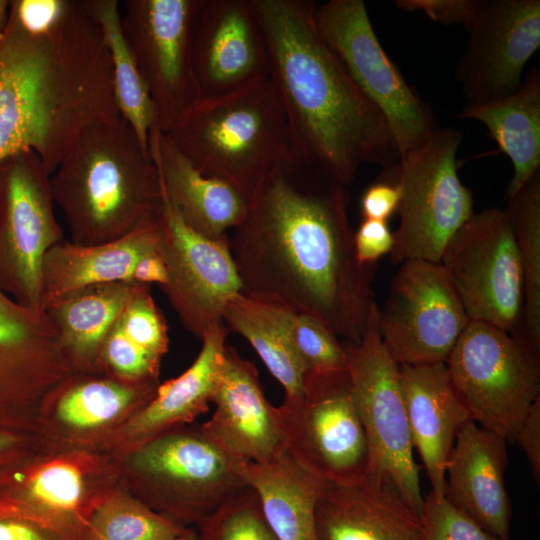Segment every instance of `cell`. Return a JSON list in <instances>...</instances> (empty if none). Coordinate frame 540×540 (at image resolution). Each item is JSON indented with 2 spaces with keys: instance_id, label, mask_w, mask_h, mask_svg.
I'll return each mask as SVG.
<instances>
[{
  "instance_id": "cell-1",
  "label": "cell",
  "mask_w": 540,
  "mask_h": 540,
  "mask_svg": "<svg viewBox=\"0 0 540 540\" xmlns=\"http://www.w3.org/2000/svg\"><path fill=\"white\" fill-rule=\"evenodd\" d=\"M347 185L285 160L263 181L229 245L242 292L322 321L358 342L376 303L378 265L355 254Z\"/></svg>"
},
{
  "instance_id": "cell-2",
  "label": "cell",
  "mask_w": 540,
  "mask_h": 540,
  "mask_svg": "<svg viewBox=\"0 0 540 540\" xmlns=\"http://www.w3.org/2000/svg\"><path fill=\"white\" fill-rule=\"evenodd\" d=\"M287 117V159L350 185L363 164L395 171L401 157L380 111L320 36L315 3L250 0Z\"/></svg>"
},
{
  "instance_id": "cell-3",
  "label": "cell",
  "mask_w": 540,
  "mask_h": 540,
  "mask_svg": "<svg viewBox=\"0 0 540 540\" xmlns=\"http://www.w3.org/2000/svg\"><path fill=\"white\" fill-rule=\"evenodd\" d=\"M50 183L70 241L80 245L123 238L163 204L157 167L121 115L86 128Z\"/></svg>"
},
{
  "instance_id": "cell-4",
  "label": "cell",
  "mask_w": 540,
  "mask_h": 540,
  "mask_svg": "<svg viewBox=\"0 0 540 540\" xmlns=\"http://www.w3.org/2000/svg\"><path fill=\"white\" fill-rule=\"evenodd\" d=\"M166 134L198 171L228 183L247 201L289 149L286 113L270 75L198 98Z\"/></svg>"
},
{
  "instance_id": "cell-5",
  "label": "cell",
  "mask_w": 540,
  "mask_h": 540,
  "mask_svg": "<svg viewBox=\"0 0 540 540\" xmlns=\"http://www.w3.org/2000/svg\"><path fill=\"white\" fill-rule=\"evenodd\" d=\"M116 461L126 490L183 527H195L248 486L238 461L201 425L165 432Z\"/></svg>"
},
{
  "instance_id": "cell-6",
  "label": "cell",
  "mask_w": 540,
  "mask_h": 540,
  "mask_svg": "<svg viewBox=\"0 0 540 540\" xmlns=\"http://www.w3.org/2000/svg\"><path fill=\"white\" fill-rule=\"evenodd\" d=\"M120 485L117 461L105 453L37 447L0 469V513L29 520L58 540H85L93 512Z\"/></svg>"
},
{
  "instance_id": "cell-7",
  "label": "cell",
  "mask_w": 540,
  "mask_h": 540,
  "mask_svg": "<svg viewBox=\"0 0 540 540\" xmlns=\"http://www.w3.org/2000/svg\"><path fill=\"white\" fill-rule=\"evenodd\" d=\"M378 306L369 313L361 339L342 341L352 398L368 444L367 477L389 481L409 507L420 515L424 496L419 466L403 399L400 368L384 346Z\"/></svg>"
},
{
  "instance_id": "cell-8",
  "label": "cell",
  "mask_w": 540,
  "mask_h": 540,
  "mask_svg": "<svg viewBox=\"0 0 540 540\" xmlns=\"http://www.w3.org/2000/svg\"><path fill=\"white\" fill-rule=\"evenodd\" d=\"M462 139L456 128H438L392 172L401 187L400 221L389 254L393 264L440 263L450 238L474 214L472 192L458 174Z\"/></svg>"
},
{
  "instance_id": "cell-9",
  "label": "cell",
  "mask_w": 540,
  "mask_h": 540,
  "mask_svg": "<svg viewBox=\"0 0 540 540\" xmlns=\"http://www.w3.org/2000/svg\"><path fill=\"white\" fill-rule=\"evenodd\" d=\"M316 28L350 78L385 118L401 159L439 128L431 108L382 47L362 0L315 5Z\"/></svg>"
},
{
  "instance_id": "cell-10",
  "label": "cell",
  "mask_w": 540,
  "mask_h": 540,
  "mask_svg": "<svg viewBox=\"0 0 540 540\" xmlns=\"http://www.w3.org/2000/svg\"><path fill=\"white\" fill-rule=\"evenodd\" d=\"M445 366L472 421L506 442H514L540 396V364L509 333L470 321Z\"/></svg>"
},
{
  "instance_id": "cell-11",
  "label": "cell",
  "mask_w": 540,
  "mask_h": 540,
  "mask_svg": "<svg viewBox=\"0 0 540 540\" xmlns=\"http://www.w3.org/2000/svg\"><path fill=\"white\" fill-rule=\"evenodd\" d=\"M440 263L470 321L515 335L523 312V277L506 209L474 213L450 238Z\"/></svg>"
},
{
  "instance_id": "cell-12",
  "label": "cell",
  "mask_w": 540,
  "mask_h": 540,
  "mask_svg": "<svg viewBox=\"0 0 540 540\" xmlns=\"http://www.w3.org/2000/svg\"><path fill=\"white\" fill-rule=\"evenodd\" d=\"M284 444L303 467L336 485L367 478L369 451L345 373L306 374L304 394L276 407Z\"/></svg>"
},
{
  "instance_id": "cell-13",
  "label": "cell",
  "mask_w": 540,
  "mask_h": 540,
  "mask_svg": "<svg viewBox=\"0 0 540 540\" xmlns=\"http://www.w3.org/2000/svg\"><path fill=\"white\" fill-rule=\"evenodd\" d=\"M50 177L33 151L0 163V288L33 310H44V257L64 240Z\"/></svg>"
},
{
  "instance_id": "cell-14",
  "label": "cell",
  "mask_w": 540,
  "mask_h": 540,
  "mask_svg": "<svg viewBox=\"0 0 540 540\" xmlns=\"http://www.w3.org/2000/svg\"><path fill=\"white\" fill-rule=\"evenodd\" d=\"M470 322L441 263L407 260L390 284L378 323L398 365L445 363Z\"/></svg>"
},
{
  "instance_id": "cell-15",
  "label": "cell",
  "mask_w": 540,
  "mask_h": 540,
  "mask_svg": "<svg viewBox=\"0 0 540 540\" xmlns=\"http://www.w3.org/2000/svg\"><path fill=\"white\" fill-rule=\"evenodd\" d=\"M203 0H128L121 27L150 94L155 125L166 133L201 97L192 34Z\"/></svg>"
},
{
  "instance_id": "cell-16",
  "label": "cell",
  "mask_w": 540,
  "mask_h": 540,
  "mask_svg": "<svg viewBox=\"0 0 540 540\" xmlns=\"http://www.w3.org/2000/svg\"><path fill=\"white\" fill-rule=\"evenodd\" d=\"M72 373L45 310L0 288V430L36 438L45 399Z\"/></svg>"
},
{
  "instance_id": "cell-17",
  "label": "cell",
  "mask_w": 540,
  "mask_h": 540,
  "mask_svg": "<svg viewBox=\"0 0 540 540\" xmlns=\"http://www.w3.org/2000/svg\"><path fill=\"white\" fill-rule=\"evenodd\" d=\"M157 249L168 273L161 289L184 327L201 339L223 323L226 304L242 292L229 238L212 239L192 230L163 191Z\"/></svg>"
},
{
  "instance_id": "cell-18",
  "label": "cell",
  "mask_w": 540,
  "mask_h": 540,
  "mask_svg": "<svg viewBox=\"0 0 540 540\" xmlns=\"http://www.w3.org/2000/svg\"><path fill=\"white\" fill-rule=\"evenodd\" d=\"M468 40L455 66L466 104L505 97L521 84L540 47L539 0H478L465 26Z\"/></svg>"
},
{
  "instance_id": "cell-19",
  "label": "cell",
  "mask_w": 540,
  "mask_h": 540,
  "mask_svg": "<svg viewBox=\"0 0 540 540\" xmlns=\"http://www.w3.org/2000/svg\"><path fill=\"white\" fill-rule=\"evenodd\" d=\"M159 381L73 372L45 399L36 440L46 452L98 451L155 395Z\"/></svg>"
},
{
  "instance_id": "cell-20",
  "label": "cell",
  "mask_w": 540,
  "mask_h": 540,
  "mask_svg": "<svg viewBox=\"0 0 540 540\" xmlns=\"http://www.w3.org/2000/svg\"><path fill=\"white\" fill-rule=\"evenodd\" d=\"M192 61L201 97L227 94L270 75L250 0H203L193 27Z\"/></svg>"
},
{
  "instance_id": "cell-21",
  "label": "cell",
  "mask_w": 540,
  "mask_h": 540,
  "mask_svg": "<svg viewBox=\"0 0 540 540\" xmlns=\"http://www.w3.org/2000/svg\"><path fill=\"white\" fill-rule=\"evenodd\" d=\"M215 411L203 431L238 462L265 463L284 446L276 407L266 399L255 365L225 347L212 397Z\"/></svg>"
},
{
  "instance_id": "cell-22",
  "label": "cell",
  "mask_w": 540,
  "mask_h": 540,
  "mask_svg": "<svg viewBox=\"0 0 540 540\" xmlns=\"http://www.w3.org/2000/svg\"><path fill=\"white\" fill-rule=\"evenodd\" d=\"M227 328L221 323L201 338L194 362L176 378L159 383L154 397L136 412L100 452L118 460L170 430L190 425L212 403L225 352Z\"/></svg>"
},
{
  "instance_id": "cell-23",
  "label": "cell",
  "mask_w": 540,
  "mask_h": 540,
  "mask_svg": "<svg viewBox=\"0 0 540 540\" xmlns=\"http://www.w3.org/2000/svg\"><path fill=\"white\" fill-rule=\"evenodd\" d=\"M506 443L474 421L467 422L455 438L446 465L444 495L484 530L510 540Z\"/></svg>"
},
{
  "instance_id": "cell-24",
  "label": "cell",
  "mask_w": 540,
  "mask_h": 540,
  "mask_svg": "<svg viewBox=\"0 0 540 540\" xmlns=\"http://www.w3.org/2000/svg\"><path fill=\"white\" fill-rule=\"evenodd\" d=\"M420 516L387 480L328 483L315 507L317 540H418Z\"/></svg>"
},
{
  "instance_id": "cell-25",
  "label": "cell",
  "mask_w": 540,
  "mask_h": 540,
  "mask_svg": "<svg viewBox=\"0 0 540 540\" xmlns=\"http://www.w3.org/2000/svg\"><path fill=\"white\" fill-rule=\"evenodd\" d=\"M399 368L414 449L424 464L431 492L444 495L445 470L455 438L472 419L451 385L445 363Z\"/></svg>"
},
{
  "instance_id": "cell-26",
  "label": "cell",
  "mask_w": 540,
  "mask_h": 540,
  "mask_svg": "<svg viewBox=\"0 0 540 540\" xmlns=\"http://www.w3.org/2000/svg\"><path fill=\"white\" fill-rule=\"evenodd\" d=\"M149 152L167 199L192 230L218 239L240 224L248 201L228 183L198 171L156 125L149 133Z\"/></svg>"
},
{
  "instance_id": "cell-27",
  "label": "cell",
  "mask_w": 540,
  "mask_h": 540,
  "mask_svg": "<svg viewBox=\"0 0 540 540\" xmlns=\"http://www.w3.org/2000/svg\"><path fill=\"white\" fill-rule=\"evenodd\" d=\"M159 214L118 240L97 245L62 240L49 249L42 266L43 309L53 299L82 287L128 282L135 263L157 248Z\"/></svg>"
},
{
  "instance_id": "cell-28",
  "label": "cell",
  "mask_w": 540,
  "mask_h": 540,
  "mask_svg": "<svg viewBox=\"0 0 540 540\" xmlns=\"http://www.w3.org/2000/svg\"><path fill=\"white\" fill-rule=\"evenodd\" d=\"M237 468L279 540H317L315 507L329 482L299 464L286 446L265 463L238 462Z\"/></svg>"
},
{
  "instance_id": "cell-29",
  "label": "cell",
  "mask_w": 540,
  "mask_h": 540,
  "mask_svg": "<svg viewBox=\"0 0 540 540\" xmlns=\"http://www.w3.org/2000/svg\"><path fill=\"white\" fill-rule=\"evenodd\" d=\"M134 285L126 281L89 285L67 292L44 307L73 372H102L103 343Z\"/></svg>"
},
{
  "instance_id": "cell-30",
  "label": "cell",
  "mask_w": 540,
  "mask_h": 540,
  "mask_svg": "<svg viewBox=\"0 0 540 540\" xmlns=\"http://www.w3.org/2000/svg\"><path fill=\"white\" fill-rule=\"evenodd\" d=\"M459 118L482 123L511 161L513 175L507 188L511 200L540 168V71L532 68L520 86L497 100L466 104Z\"/></svg>"
},
{
  "instance_id": "cell-31",
  "label": "cell",
  "mask_w": 540,
  "mask_h": 540,
  "mask_svg": "<svg viewBox=\"0 0 540 540\" xmlns=\"http://www.w3.org/2000/svg\"><path fill=\"white\" fill-rule=\"evenodd\" d=\"M168 346L167 323L152 297L151 286L135 283L103 343L101 370L129 381H159Z\"/></svg>"
},
{
  "instance_id": "cell-32",
  "label": "cell",
  "mask_w": 540,
  "mask_h": 540,
  "mask_svg": "<svg viewBox=\"0 0 540 540\" xmlns=\"http://www.w3.org/2000/svg\"><path fill=\"white\" fill-rule=\"evenodd\" d=\"M290 308L237 294L226 304L222 321L243 336L258 353L269 372L283 386L285 399L304 394L306 367L297 354L289 332Z\"/></svg>"
},
{
  "instance_id": "cell-33",
  "label": "cell",
  "mask_w": 540,
  "mask_h": 540,
  "mask_svg": "<svg viewBox=\"0 0 540 540\" xmlns=\"http://www.w3.org/2000/svg\"><path fill=\"white\" fill-rule=\"evenodd\" d=\"M99 25L109 50L114 99L120 115L136 134L143 151L149 152V133L155 125V110L121 27L117 0H83Z\"/></svg>"
},
{
  "instance_id": "cell-34",
  "label": "cell",
  "mask_w": 540,
  "mask_h": 540,
  "mask_svg": "<svg viewBox=\"0 0 540 540\" xmlns=\"http://www.w3.org/2000/svg\"><path fill=\"white\" fill-rule=\"evenodd\" d=\"M518 246L523 277V312L512 336L540 364V173L505 208Z\"/></svg>"
},
{
  "instance_id": "cell-35",
  "label": "cell",
  "mask_w": 540,
  "mask_h": 540,
  "mask_svg": "<svg viewBox=\"0 0 540 540\" xmlns=\"http://www.w3.org/2000/svg\"><path fill=\"white\" fill-rule=\"evenodd\" d=\"M188 528L154 511L120 485L93 512L85 540H172Z\"/></svg>"
},
{
  "instance_id": "cell-36",
  "label": "cell",
  "mask_w": 540,
  "mask_h": 540,
  "mask_svg": "<svg viewBox=\"0 0 540 540\" xmlns=\"http://www.w3.org/2000/svg\"><path fill=\"white\" fill-rule=\"evenodd\" d=\"M197 540H279L255 490L245 487L195 527Z\"/></svg>"
},
{
  "instance_id": "cell-37",
  "label": "cell",
  "mask_w": 540,
  "mask_h": 540,
  "mask_svg": "<svg viewBox=\"0 0 540 540\" xmlns=\"http://www.w3.org/2000/svg\"><path fill=\"white\" fill-rule=\"evenodd\" d=\"M289 332L306 374L329 376L347 372L342 341L322 321L291 310Z\"/></svg>"
},
{
  "instance_id": "cell-38",
  "label": "cell",
  "mask_w": 540,
  "mask_h": 540,
  "mask_svg": "<svg viewBox=\"0 0 540 540\" xmlns=\"http://www.w3.org/2000/svg\"><path fill=\"white\" fill-rule=\"evenodd\" d=\"M418 540H504L480 527L453 506L445 495L424 496Z\"/></svg>"
},
{
  "instance_id": "cell-39",
  "label": "cell",
  "mask_w": 540,
  "mask_h": 540,
  "mask_svg": "<svg viewBox=\"0 0 540 540\" xmlns=\"http://www.w3.org/2000/svg\"><path fill=\"white\" fill-rule=\"evenodd\" d=\"M396 6L405 11H421L434 22L465 27L477 9L478 0H397Z\"/></svg>"
},
{
  "instance_id": "cell-40",
  "label": "cell",
  "mask_w": 540,
  "mask_h": 540,
  "mask_svg": "<svg viewBox=\"0 0 540 540\" xmlns=\"http://www.w3.org/2000/svg\"><path fill=\"white\" fill-rule=\"evenodd\" d=\"M394 236L387 221L364 219L354 232V248L357 260L363 265L377 264L390 254Z\"/></svg>"
},
{
  "instance_id": "cell-41",
  "label": "cell",
  "mask_w": 540,
  "mask_h": 540,
  "mask_svg": "<svg viewBox=\"0 0 540 540\" xmlns=\"http://www.w3.org/2000/svg\"><path fill=\"white\" fill-rule=\"evenodd\" d=\"M401 199V187L397 180L380 181L370 185L361 198L364 219L387 221L397 212Z\"/></svg>"
},
{
  "instance_id": "cell-42",
  "label": "cell",
  "mask_w": 540,
  "mask_h": 540,
  "mask_svg": "<svg viewBox=\"0 0 540 540\" xmlns=\"http://www.w3.org/2000/svg\"><path fill=\"white\" fill-rule=\"evenodd\" d=\"M524 451L533 477L540 481V396L531 405L518 432L515 441Z\"/></svg>"
},
{
  "instance_id": "cell-43",
  "label": "cell",
  "mask_w": 540,
  "mask_h": 540,
  "mask_svg": "<svg viewBox=\"0 0 540 540\" xmlns=\"http://www.w3.org/2000/svg\"><path fill=\"white\" fill-rule=\"evenodd\" d=\"M128 282L149 286L156 284L161 288L167 284V268L157 248L144 254L135 263Z\"/></svg>"
},
{
  "instance_id": "cell-44",
  "label": "cell",
  "mask_w": 540,
  "mask_h": 540,
  "mask_svg": "<svg viewBox=\"0 0 540 540\" xmlns=\"http://www.w3.org/2000/svg\"><path fill=\"white\" fill-rule=\"evenodd\" d=\"M0 540H58L51 533L24 518L0 513Z\"/></svg>"
},
{
  "instance_id": "cell-45",
  "label": "cell",
  "mask_w": 540,
  "mask_h": 540,
  "mask_svg": "<svg viewBox=\"0 0 540 540\" xmlns=\"http://www.w3.org/2000/svg\"><path fill=\"white\" fill-rule=\"evenodd\" d=\"M37 447L35 437L0 430V469L20 460Z\"/></svg>"
},
{
  "instance_id": "cell-46",
  "label": "cell",
  "mask_w": 540,
  "mask_h": 540,
  "mask_svg": "<svg viewBox=\"0 0 540 540\" xmlns=\"http://www.w3.org/2000/svg\"><path fill=\"white\" fill-rule=\"evenodd\" d=\"M11 1L0 0V35L3 33L9 16Z\"/></svg>"
},
{
  "instance_id": "cell-47",
  "label": "cell",
  "mask_w": 540,
  "mask_h": 540,
  "mask_svg": "<svg viewBox=\"0 0 540 540\" xmlns=\"http://www.w3.org/2000/svg\"><path fill=\"white\" fill-rule=\"evenodd\" d=\"M172 540H197L196 531L193 527H190L183 534Z\"/></svg>"
}]
</instances>
